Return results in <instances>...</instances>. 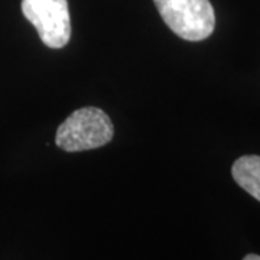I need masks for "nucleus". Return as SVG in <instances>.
I'll return each mask as SVG.
<instances>
[{
    "label": "nucleus",
    "mask_w": 260,
    "mask_h": 260,
    "mask_svg": "<svg viewBox=\"0 0 260 260\" xmlns=\"http://www.w3.org/2000/svg\"><path fill=\"white\" fill-rule=\"evenodd\" d=\"M22 12L48 48L59 49L68 44L71 18L67 0H22Z\"/></svg>",
    "instance_id": "obj_3"
},
{
    "label": "nucleus",
    "mask_w": 260,
    "mask_h": 260,
    "mask_svg": "<svg viewBox=\"0 0 260 260\" xmlns=\"http://www.w3.org/2000/svg\"><path fill=\"white\" fill-rule=\"evenodd\" d=\"M243 260H260V256H257V254H247Z\"/></svg>",
    "instance_id": "obj_5"
},
{
    "label": "nucleus",
    "mask_w": 260,
    "mask_h": 260,
    "mask_svg": "<svg viewBox=\"0 0 260 260\" xmlns=\"http://www.w3.org/2000/svg\"><path fill=\"white\" fill-rule=\"evenodd\" d=\"M110 117L99 107H83L70 114L58 127L55 143L65 152H81L100 148L113 139Z\"/></svg>",
    "instance_id": "obj_1"
},
{
    "label": "nucleus",
    "mask_w": 260,
    "mask_h": 260,
    "mask_svg": "<svg viewBox=\"0 0 260 260\" xmlns=\"http://www.w3.org/2000/svg\"><path fill=\"white\" fill-rule=\"evenodd\" d=\"M160 18L179 38L198 42L214 32L215 15L210 0H153Z\"/></svg>",
    "instance_id": "obj_2"
},
{
    "label": "nucleus",
    "mask_w": 260,
    "mask_h": 260,
    "mask_svg": "<svg viewBox=\"0 0 260 260\" xmlns=\"http://www.w3.org/2000/svg\"><path fill=\"white\" fill-rule=\"evenodd\" d=\"M232 175L246 192L260 201V156L246 155L239 158L233 164Z\"/></svg>",
    "instance_id": "obj_4"
}]
</instances>
